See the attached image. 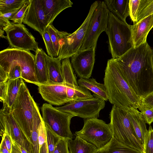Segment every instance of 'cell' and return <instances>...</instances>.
Returning a JSON list of instances; mask_svg holds the SVG:
<instances>
[{"label":"cell","mask_w":153,"mask_h":153,"mask_svg":"<svg viewBox=\"0 0 153 153\" xmlns=\"http://www.w3.org/2000/svg\"><path fill=\"white\" fill-rule=\"evenodd\" d=\"M153 52L146 41L115 59L124 78L141 99L153 92Z\"/></svg>","instance_id":"cell-1"},{"label":"cell","mask_w":153,"mask_h":153,"mask_svg":"<svg viewBox=\"0 0 153 153\" xmlns=\"http://www.w3.org/2000/svg\"><path fill=\"white\" fill-rule=\"evenodd\" d=\"M104 85L109 102L119 108L137 109L141 99L132 90L120 71L115 60L108 59L105 71Z\"/></svg>","instance_id":"cell-2"},{"label":"cell","mask_w":153,"mask_h":153,"mask_svg":"<svg viewBox=\"0 0 153 153\" xmlns=\"http://www.w3.org/2000/svg\"><path fill=\"white\" fill-rule=\"evenodd\" d=\"M105 32L108 37L112 58H119L133 48L131 25L109 11L108 25Z\"/></svg>","instance_id":"cell-3"},{"label":"cell","mask_w":153,"mask_h":153,"mask_svg":"<svg viewBox=\"0 0 153 153\" xmlns=\"http://www.w3.org/2000/svg\"><path fill=\"white\" fill-rule=\"evenodd\" d=\"M109 118L113 137L122 144L143 153V147L134 133L127 110L113 105Z\"/></svg>","instance_id":"cell-4"},{"label":"cell","mask_w":153,"mask_h":153,"mask_svg":"<svg viewBox=\"0 0 153 153\" xmlns=\"http://www.w3.org/2000/svg\"><path fill=\"white\" fill-rule=\"evenodd\" d=\"M36 104L24 82L10 111L17 124L30 142L33 131V114Z\"/></svg>","instance_id":"cell-5"},{"label":"cell","mask_w":153,"mask_h":153,"mask_svg":"<svg viewBox=\"0 0 153 153\" xmlns=\"http://www.w3.org/2000/svg\"><path fill=\"white\" fill-rule=\"evenodd\" d=\"M41 111L46 127L62 138L72 139L73 135L70 126L71 118L75 117L74 115L60 111L47 103L43 104Z\"/></svg>","instance_id":"cell-6"},{"label":"cell","mask_w":153,"mask_h":153,"mask_svg":"<svg viewBox=\"0 0 153 153\" xmlns=\"http://www.w3.org/2000/svg\"><path fill=\"white\" fill-rule=\"evenodd\" d=\"M75 133L76 136L94 145L98 149L104 146L113 137L109 123L97 118L85 119L82 129Z\"/></svg>","instance_id":"cell-7"},{"label":"cell","mask_w":153,"mask_h":153,"mask_svg":"<svg viewBox=\"0 0 153 153\" xmlns=\"http://www.w3.org/2000/svg\"><path fill=\"white\" fill-rule=\"evenodd\" d=\"M99 1H96L91 4L86 18L76 31L71 34L63 31L58 56L62 60L67 58H70L79 50L83 42L91 19Z\"/></svg>","instance_id":"cell-8"},{"label":"cell","mask_w":153,"mask_h":153,"mask_svg":"<svg viewBox=\"0 0 153 153\" xmlns=\"http://www.w3.org/2000/svg\"><path fill=\"white\" fill-rule=\"evenodd\" d=\"M108 20L109 11L104 1H99L91 19L79 50L96 47L100 35L107 28Z\"/></svg>","instance_id":"cell-9"},{"label":"cell","mask_w":153,"mask_h":153,"mask_svg":"<svg viewBox=\"0 0 153 153\" xmlns=\"http://www.w3.org/2000/svg\"><path fill=\"white\" fill-rule=\"evenodd\" d=\"M3 30L11 47L35 52L39 48L35 37L23 24L11 22Z\"/></svg>","instance_id":"cell-10"},{"label":"cell","mask_w":153,"mask_h":153,"mask_svg":"<svg viewBox=\"0 0 153 153\" xmlns=\"http://www.w3.org/2000/svg\"><path fill=\"white\" fill-rule=\"evenodd\" d=\"M105 101L94 97L74 101L65 105L55 108L60 111L85 119L98 118L100 111L105 106Z\"/></svg>","instance_id":"cell-11"},{"label":"cell","mask_w":153,"mask_h":153,"mask_svg":"<svg viewBox=\"0 0 153 153\" xmlns=\"http://www.w3.org/2000/svg\"><path fill=\"white\" fill-rule=\"evenodd\" d=\"M0 136L8 135L12 141L32 153L30 142L19 127L13 117L10 110L3 107L0 111Z\"/></svg>","instance_id":"cell-12"},{"label":"cell","mask_w":153,"mask_h":153,"mask_svg":"<svg viewBox=\"0 0 153 153\" xmlns=\"http://www.w3.org/2000/svg\"><path fill=\"white\" fill-rule=\"evenodd\" d=\"M12 57L19 63L22 71V78L28 82L38 86L35 68V55L30 51L12 47L5 49Z\"/></svg>","instance_id":"cell-13"},{"label":"cell","mask_w":153,"mask_h":153,"mask_svg":"<svg viewBox=\"0 0 153 153\" xmlns=\"http://www.w3.org/2000/svg\"><path fill=\"white\" fill-rule=\"evenodd\" d=\"M96 48L79 50L70 57L72 68L80 78L88 79L91 76L95 62Z\"/></svg>","instance_id":"cell-14"},{"label":"cell","mask_w":153,"mask_h":153,"mask_svg":"<svg viewBox=\"0 0 153 153\" xmlns=\"http://www.w3.org/2000/svg\"><path fill=\"white\" fill-rule=\"evenodd\" d=\"M29 8L22 23L42 36L47 27L41 0H29Z\"/></svg>","instance_id":"cell-15"},{"label":"cell","mask_w":153,"mask_h":153,"mask_svg":"<svg viewBox=\"0 0 153 153\" xmlns=\"http://www.w3.org/2000/svg\"><path fill=\"white\" fill-rule=\"evenodd\" d=\"M38 90L43 99L51 105L59 106L70 102L65 85H41Z\"/></svg>","instance_id":"cell-16"},{"label":"cell","mask_w":153,"mask_h":153,"mask_svg":"<svg viewBox=\"0 0 153 153\" xmlns=\"http://www.w3.org/2000/svg\"><path fill=\"white\" fill-rule=\"evenodd\" d=\"M153 27V14L131 25L133 48L146 42L148 35Z\"/></svg>","instance_id":"cell-17"},{"label":"cell","mask_w":153,"mask_h":153,"mask_svg":"<svg viewBox=\"0 0 153 153\" xmlns=\"http://www.w3.org/2000/svg\"><path fill=\"white\" fill-rule=\"evenodd\" d=\"M47 26L51 25L57 16L67 8L71 7L70 0H41Z\"/></svg>","instance_id":"cell-18"},{"label":"cell","mask_w":153,"mask_h":153,"mask_svg":"<svg viewBox=\"0 0 153 153\" xmlns=\"http://www.w3.org/2000/svg\"><path fill=\"white\" fill-rule=\"evenodd\" d=\"M48 72V85H63L64 83L62 68V60L45 54Z\"/></svg>","instance_id":"cell-19"},{"label":"cell","mask_w":153,"mask_h":153,"mask_svg":"<svg viewBox=\"0 0 153 153\" xmlns=\"http://www.w3.org/2000/svg\"><path fill=\"white\" fill-rule=\"evenodd\" d=\"M126 110L134 133L143 147L148 131L146 123L137 109L132 108Z\"/></svg>","instance_id":"cell-20"},{"label":"cell","mask_w":153,"mask_h":153,"mask_svg":"<svg viewBox=\"0 0 153 153\" xmlns=\"http://www.w3.org/2000/svg\"><path fill=\"white\" fill-rule=\"evenodd\" d=\"M35 55V68L36 78L41 85H48V72L44 51L39 48Z\"/></svg>","instance_id":"cell-21"},{"label":"cell","mask_w":153,"mask_h":153,"mask_svg":"<svg viewBox=\"0 0 153 153\" xmlns=\"http://www.w3.org/2000/svg\"><path fill=\"white\" fill-rule=\"evenodd\" d=\"M108 11L119 19L126 22L129 16V0H105L104 1Z\"/></svg>","instance_id":"cell-22"},{"label":"cell","mask_w":153,"mask_h":153,"mask_svg":"<svg viewBox=\"0 0 153 153\" xmlns=\"http://www.w3.org/2000/svg\"><path fill=\"white\" fill-rule=\"evenodd\" d=\"M78 85L92 92L93 96L106 101L108 100L107 92L104 84L98 82L94 78L88 79L80 78Z\"/></svg>","instance_id":"cell-23"},{"label":"cell","mask_w":153,"mask_h":153,"mask_svg":"<svg viewBox=\"0 0 153 153\" xmlns=\"http://www.w3.org/2000/svg\"><path fill=\"white\" fill-rule=\"evenodd\" d=\"M23 79L22 78H19L14 80H8L7 92L5 99L3 102V107L11 110L21 86L24 82Z\"/></svg>","instance_id":"cell-24"},{"label":"cell","mask_w":153,"mask_h":153,"mask_svg":"<svg viewBox=\"0 0 153 153\" xmlns=\"http://www.w3.org/2000/svg\"><path fill=\"white\" fill-rule=\"evenodd\" d=\"M67 141L70 153H95L98 149L94 145L78 136Z\"/></svg>","instance_id":"cell-25"},{"label":"cell","mask_w":153,"mask_h":153,"mask_svg":"<svg viewBox=\"0 0 153 153\" xmlns=\"http://www.w3.org/2000/svg\"><path fill=\"white\" fill-rule=\"evenodd\" d=\"M95 153H143L140 151L125 145L114 137L104 146L97 149Z\"/></svg>","instance_id":"cell-26"},{"label":"cell","mask_w":153,"mask_h":153,"mask_svg":"<svg viewBox=\"0 0 153 153\" xmlns=\"http://www.w3.org/2000/svg\"><path fill=\"white\" fill-rule=\"evenodd\" d=\"M42 120L39 108L36 104L33 114V131L30 140L32 153H40L38 139V128Z\"/></svg>","instance_id":"cell-27"},{"label":"cell","mask_w":153,"mask_h":153,"mask_svg":"<svg viewBox=\"0 0 153 153\" xmlns=\"http://www.w3.org/2000/svg\"><path fill=\"white\" fill-rule=\"evenodd\" d=\"M29 0H0V14L5 13L22 7Z\"/></svg>","instance_id":"cell-28"},{"label":"cell","mask_w":153,"mask_h":153,"mask_svg":"<svg viewBox=\"0 0 153 153\" xmlns=\"http://www.w3.org/2000/svg\"><path fill=\"white\" fill-rule=\"evenodd\" d=\"M152 14L153 0H140L137 15V22Z\"/></svg>","instance_id":"cell-29"},{"label":"cell","mask_w":153,"mask_h":153,"mask_svg":"<svg viewBox=\"0 0 153 153\" xmlns=\"http://www.w3.org/2000/svg\"><path fill=\"white\" fill-rule=\"evenodd\" d=\"M46 29L53 42L57 57L60 48L62 31L58 30L52 24L48 25Z\"/></svg>","instance_id":"cell-30"},{"label":"cell","mask_w":153,"mask_h":153,"mask_svg":"<svg viewBox=\"0 0 153 153\" xmlns=\"http://www.w3.org/2000/svg\"><path fill=\"white\" fill-rule=\"evenodd\" d=\"M45 127L48 153H53L57 143L62 138L54 133L48 128Z\"/></svg>","instance_id":"cell-31"},{"label":"cell","mask_w":153,"mask_h":153,"mask_svg":"<svg viewBox=\"0 0 153 153\" xmlns=\"http://www.w3.org/2000/svg\"><path fill=\"white\" fill-rule=\"evenodd\" d=\"M42 36L44 40L48 56L52 57H57L53 42L47 29Z\"/></svg>","instance_id":"cell-32"},{"label":"cell","mask_w":153,"mask_h":153,"mask_svg":"<svg viewBox=\"0 0 153 153\" xmlns=\"http://www.w3.org/2000/svg\"><path fill=\"white\" fill-rule=\"evenodd\" d=\"M143 148L144 153H153V129L151 126L148 130Z\"/></svg>","instance_id":"cell-33"},{"label":"cell","mask_w":153,"mask_h":153,"mask_svg":"<svg viewBox=\"0 0 153 153\" xmlns=\"http://www.w3.org/2000/svg\"><path fill=\"white\" fill-rule=\"evenodd\" d=\"M140 0H129V16L133 25L137 22V15Z\"/></svg>","instance_id":"cell-34"},{"label":"cell","mask_w":153,"mask_h":153,"mask_svg":"<svg viewBox=\"0 0 153 153\" xmlns=\"http://www.w3.org/2000/svg\"><path fill=\"white\" fill-rule=\"evenodd\" d=\"M138 108L145 122L149 125L153 122V110L140 104Z\"/></svg>","instance_id":"cell-35"},{"label":"cell","mask_w":153,"mask_h":153,"mask_svg":"<svg viewBox=\"0 0 153 153\" xmlns=\"http://www.w3.org/2000/svg\"><path fill=\"white\" fill-rule=\"evenodd\" d=\"M29 1L25 4L11 19L13 22L16 24H22L23 20L25 15L29 6Z\"/></svg>","instance_id":"cell-36"},{"label":"cell","mask_w":153,"mask_h":153,"mask_svg":"<svg viewBox=\"0 0 153 153\" xmlns=\"http://www.w3.org/2000/svg\"><path fill=\"white\" fill-rule=\"evenodd\" d=\"M53 153H70L67 140L61 138L57 143Z\"/></svg>","instance_id":"cell-37"},{"label":"cell","mask_w":153,"mask_h":153,"mask_svg":"<svg viewBox=\"0 0 153 153\" xmlns=\"http://www.w3.org/2000/svg\"><path fill=\"white\" fill-rule=\"evenodd\" d=\"M38 139L40 149L43 144L47 142L46 127L43 120L41 122L38 128Z\"/></svg>","instance_id":"cell-38"},{"label":"cell","mask_w":153,"mask_h":153,"mask_svg":"<svg viewBox=\"0 0 153 153\" xmlns=\"http://www.w3.org/2000/svg\"><path fill=\"white\" fill-rule=\"evenodd\" d=\"M140 104L148 108L153 110V92L141 99Z\"/></svg>","instance_id":"cell-39"},{"label":"cell","mask_w":153,"mask_h":153,"mask_svg":"<svg viewBox=\"0 0 153 153\" xmlns=\"http://www.w3.org/2000/svg\"><path fill=\"white\" fill-rule=\"evenodd\" d=\"M7 82L0 83V98L1 101L3 102L5 100L6 96L7 88Z\"/></svg>","instance_id":"cell-40"},{"label":"cell","mask_w":153,"mask_h":153,"mask_svg":"<svg viewBox=\"0 0 153 153\" xmlns=\"http://www.w3.org/2000/svg\"><path fill=\"white\" fill-rule=\"evenodd\" d=\"M2 138L4 139L6 146L10 153H11L12 143L10 137L8 135L4 134L1 136Z\"/></svg>","instance_id":"cell-41"},{"label":"cell","mask_w":153,"mask_h":153,"mask_svg":"<svg viewBox=\"0 0 153 153\" xmlns=\"http://www.w3.org/2000/svg\"><path fill=\"white\" fill-rule=\"evenodd\" d=\"M8 79V73L0 67V83L7 82Z\"/></svg>","instance_id":"cell-42"},{"label":"cell","mask_w":153,"mask_h":153,"mask_svg":"<svg viewBox=\"0 0 153 153\" xmlns=\"http://www.w3.org/2000/svg\"><path fill=\"white\" fill-rule=\"evenodd\" d=\"M0 153H10L8 150L4 139L2 138L0 144Z\"/></svg>","instance_id":"cell-43"},{"label":"cell","mask_w":153,"mask_h":153,"mask_svg":"<svg viewBox=\"0 0 153 153\" xmlns=\"http://www.w3.org/2000/svg\"><path fill=\"white\" fill-rule=\"evenodd\" d=\"M12 143L11 153H22L17 143L13 141H12Z\"/></svg>","instance_id":"cell-44"},{"label":"cell","mask_w":153,"mask_h":153,"mask_svg":"<svg viewBox=\"0 0 153 153\" xmlns=\"http://www.w3.org/2000/svg\"><path fill=\"white\" fill-rule=\"evenodd\" d=\"M40 153H48L47 142L44 143L40 148Z\"/></svg>","instance_id":"cell-45"},{"label":"cell","mask_w":153,"mask_h":153,"mask_svg":"<svg viewBox=\"0 0 153 153\" xmlns=\"http://www.w3.org/2000/svg\"><path fill=\"white\" fill-rule=\"evenodd\" d=\"M4 30L3 29L1 28H0V36L1 37H2L3 38H5L6 39V36H5L4 35Z\"/></svg>","instance_id":"cell-46"},{"label":"cell","mask_w":153,"mask_h":153,"mask_svg":"<svg viewBox=\"0 0 153 153\" xmlns=\"http://www.w3.org/2000/svg\"><path fill=\"white\" fill-rule=\"evenodd\" d=\"M18 145L19 147V148L20 150L22 152V153H28L21 146H19V145H18V144H17Z\"/></svg>","instance_id":"cell-47"},{"label":"cell","mask_w":153,"mask_h":153,"mask_svg":"<svg viewBox=\"0 0 153 153\" xmlns=\"http://www.w3.org/2000/svg\"><path fill=\"white\" fill-rule=\"evenodd\" d=\"M152 67H153V53H152Z\"/></svg>","instance_id":"cell-48"},{"label":"cell","mask_w":153,"mask_h":153,"mask_svg":"<svg viewBox=\"0 0 153 153\" xmlns=\"http://www.w3.org/2000/svg\"></svg>","instance_id":"cell-49"},{"label":"cell","mask_w":153,"mask_h":153,"mask_svg":"<svg viewBox=\"0 0 153 153\" xmlns=\"http://www.w3.org/2000/svg\"></svg>","instance_id":"cell-50"}]
</instances>
